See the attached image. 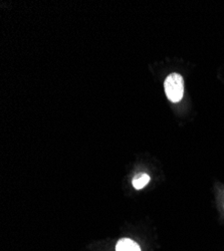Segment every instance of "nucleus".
Listing matches in <instances>:
<instances>
[{
    "mask_svg": "<svg viewBox=\"0 0 224 251\" xmlns=\"http://www.w3.org/2000/svg\"><path fill=\"white\" fill-rule=\"evenodd\" d=\"M164 89L167 98L172 102H178L184 96V80L179 74L169 75L164 81Z\"/></svg>",
    "mask_w": 224,
    "mask_h": 251,
    "instance_id": "obj_1",
    "label": "nucleus"
},
{
    "mask_svg": "<svg viewBox=\"0 0 224 251\" xmlns=\"http://www.w3.org/2000/svg\"><path fill=\"white\" fill-rule=\"evenodd\" d=\"M116 251H141V248L135 241L129 238H123L117 243Z\"/></svg>",
    "mask_w": 224,
    "mask_h": 251,
    "instance_id": "obj_2",
    "label": "nucleus"
},
{
    "mask_svg": "<svg viewBox=\"0 0 224 251\" xmlns=\"http://www.w3.org/2000/svg\"><path fill=\"white\" fill-rule=\"evenodd\" d=\"M151 178L148 174H139L133 179V186L135 189L141 190L150 182Z\"/></svg>",
    "mask_w": 224,
    "mask_h": 251,
    "instance_id": "obj_3",
    "label": "nucleus"
}]
</instances>
